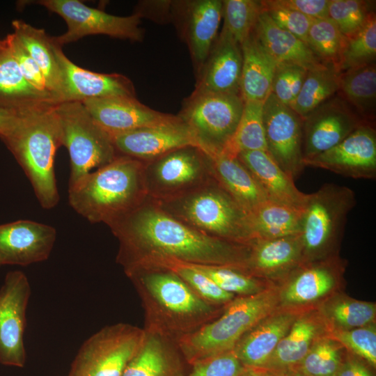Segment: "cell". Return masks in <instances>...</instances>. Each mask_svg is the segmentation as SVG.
Listing matches in <instances>:
<instances>
[{
	"instance_id": "6da1fadb",
	"label": "cell",
	"mask_w": 376,
	"mask_h": 376,
	"mask_svg": "<svg viewBox=\"0 0 376 376\" xmlns=\"http://www.w3.org/2000/svg\"><path fill=\"white\" fill-rule=\"evenodd\" d=\"M108 226L118 241L116 262L124 270L164 258L246 270L249 244L204 234L164 212L148 196Z\"/></svg>"
},
{
	"instance_id": "7a4b0ae2",
	"label": "cell",
	"mask_w": 376,
	"mask_h": 376,
	"mask_svg": "<svg viewBox=\"0 0 376 376\" xmlns=\"http://www.w3.org/2000/svg\"><path fill=\"white\" fill-rule=\"evenodd\" d=\"M124 272L141 299L143 329L176 342L217 318L224 308L203 300L166 268L135 266Z\"/></svg>"
},
{
	"instance_id": "3957f363",
	"label": "cell",
	"mask_w": 376,
	"mask_h": 376,
	"mask_svg": "<svg viewBox=\"0 0 376 376\" xmlns=\"http://www.w3.org/2000/svg\"><path fill=\"white\" fill-rule=\"evenodd\" d=\"M143 167L142 161L118 155L68 187L70 205L91 223L109 226L148 198Z\"/></svg>"
},
{
	"instance_id": "277c9868",
	"label": "cell",
	"mask_w": 376,
	"mask_h": 376,
	"mask_svg": "<svg viewBox=\"0 0 376 376\" xmlns=\"http://www.w3.org/2000/svg\"><path fill=\"white\" fill-rule=\"evenodd\" d=\"M56 104L21 111L13 129L1 137L47 210L54 207L60 198L54 169L56 152L62 146Z\"/></svg>"
},
{
	"instance_id": "5b68a950",
	"label": "cell",
	"mask_w": 376,
	"mask_h": 376,
	"mask_svg": "<svg viewBox=\"0 0 376 376\" xmlns=\"http://www.w3.org/2000/svg\"><path fill=\"white\" fill-rule=\"evenodd\" d=\"M155 201L171 216L207 235L243 244L253 240L248 212L214 178L178 196Z\"/></svg>"
},
{
	"instance_id": "8992f818",
	"label": "cell",
	"mask_w": 376,
	"mask_h": 376,
	"mask_svg": "<svg viewBox=\"0 0 376 376\" xmlns=\"http://www.w3.org/2000/svg\"><path fill=\"white\" fill-rule=\"evenodd\" d=\"M278 307L276 284L256 295L235 297L217 318L177 341L184 360L192 365L233 350L245 333Z\"/></svg>"
},
{
	"instance_id": "52a82bcc",
	"label": "cell",
	"mask_w": 376,
	"mask_h": 376,
	"mask_svg": "<svg viewBox=\"0 0 376 376\" xmlns=\"http://www.w3.org/2000/svg\"><path fill=\"white\" fill-rule=\"evenodd\" d=\"M356 203L354 191L336 184L326 183L308 194L300 233L303 263L338 255L348 214Z\"/></svg>"
},
{
	"instance_id": "ba28073f",
	"label": "cell",
	"mask_w": 376,
	"mask_h": 376,
	"mask_svg": "<svg viewBox=\"0 0 376 376\" xmlns=\"http://www.w3.org/2000/svg\"><path fill=\"white\" fill-rule=\"evenodd\" d=\"M61 143L68 151L70 172L68 187L86 175L113 160L118 155L111 135L93 120L81 102L56 105Z\"/></svg>"
},
{
	"instance_id": "9c48e42d",
	"label": "cell",
	"mask_w": 376,
	"mask_h": 376,
	"mask_svg": "<svg viewBox=\"0 0 376 376\" xmlns=\"http://www.w3.org/2000/svg\"><path fill=\"white\" fill-rule=\"evenodd\" d=\"M244 104L241 95L194 91L178 116L197 146L212 156L221 153L232 139Z\"/></svg>"
},
{
	"instance_id": "30bf717a",
	"label": "cell",
	"mask_w": 376,
	"mask_h": 376,
	"mask_svg": "<svg viewBox=\"0 0 376 376\" xmlns=\"http://www.w3.org/2000/svg\"><path fill=\"white\" fill-rule=\"evenodd\" d=\"M145 334L143 328L124 322L102 327L81 345L67 376H121Z\"/></svg>"
},
{
	"instance_id": "8fae6325",
	"label": "cell",
	"mask_w": 376,
	"mask_h": 376,
	"mask_svg": "<svg viewBox=\"0 0 376 376\" xmlns=\"http://www.w3.org/2000/svg\"><path fill=\"white\" fill-rule=\"evenodd\" d=\"M143 163L148 196L157 201L178 196L214 178L211 157L195 146L178 148Z\"/></svg>"
},
{
	"instance_id": "7c38bea8",
	"label": "cell",
	"mask_w": 376,
	"mask_h": 376,
	"mask_svg": "<svg viewBox=\"0 0 376 376\" xmlns=\"http://www.w3.org/2000/svg\"><path fill=\"white\" fill-rule=\"evenodd\" d=\"M60 15L68 29L58 36H53L58 45L75 42L85 36L102 34L110 37L141 42L144 37L140 27L141 17L136 13L120 17L86 6L77 0H40L35 1Z\"/></svg>"
},
{
	"instance_id": "4fadbf2b",
	"label": "cell",
	"mask_w": 376,
	"mask_h": 376,
	"mask_svg": "<svg viewBox=\"0 0 376 376\" xmlns=\"http://www.w3.org/2000/svg\"><path fill=\"white\" fill-rule=\"evenodd\" d=\"M345 261L335 256L300 264L277 286L279 306L304 311L316 308L338 292Z\"/></svg>"
},
{
	"instance_id": "5bb4252c",
	"label": "cell",
	"mask_w": 376,
	"mask_h": 376,
	"mask_svg": "<svg viewBox=\"0 0 376 376\" xmlns=\"http://www.w3.org/2000/svg\"><path fill=\"white\" fill-rule=\"evenodd\" d=\"M27 276L19 270L6 275L0 289V363L22 368L26 360L24 334L31 296Z\"/></svg>"
},
{
	"instance_id": "9a60e30c",
	"label": "cell",
	"mask_w": 376,
	"mask_h": 376,
	"mask_svg": "<svg viewBox=\"0 0 376 376\" xmlns=\"http://www.w3.org/2000/svg\"><path fill=\"white\" fill-rule=\"evenodd\" d=\"M267 152L294 180L305 168L303 119L271 93L263 102Z\"/></svg>"
},
{
	"instance_id": "2e32d148",
	"label": "cell",
	"mask_w": 376,
	"mask_h": 376,
	"mask_svg": "<svg viewBox=\"0 0 376 376\" xmlns=\"http://www.w3.org/2000/svg\"><path fill=\"white\" fill-rule=\"evenodd\" d=\"M304 166L354 179L376 178V132L368 121L333 148L303 161Z\"/></svg>"
},
{
	"instance_id": "e0dca14e",
	"label": "cell",
	"mask_w": 376,
	"mask_h": 376,
	"mask_svg": "<svg viewBox=\"0 0 376 376\" xmlns=\"http://www.w3.org/2000/svg\"><path fill=\"white\" fill-rule=\"evenodd\" d=\"M365 121L342 99L330 98L303 119L304 159L333 148Z\"/></svg>"
},
{
	"instance_id": "ac0fdd59",
	"label": "cell",
	"mask_w": 376,
	"mask_h": 376,
	"mask_svg": "<svg viewBox=\"0 0 376 376\" xmlns=\"http://www.w3.org/2000/svg\"><path fill=\"white\" fill-rule=\"evenodd\" d=\"M56 238V229L31 220L0 225V267L27 266L49 257Z\"/></svg>"
},
{
	"instance_id": "d6986e66",
	"label": "cell",
	"mask_w": 376,
	"mask_h": 376,
	"mask_svg": "<svg viewBox=\"0 0 376 376\" xmlns=\"http://www.w3.org/2000/svg\"><path fill=\"white\" fill-rule=\"evenodd\" d=\"M110 135L118 155L142 162L183 146H197L189 128L178 115L168 123Z\"/></svg>"
},
{
	"instance_id": "ffe728a7",
	"label": "cell",
	"mask_w": 376,
	"mask_h": 376,
	"mask_svg": "<svg viewBox=\"0 0 376 376\" xmlns=\"http://www.w3.org/2000/svg\"><path fill=\"white\" fill-rule=\"evenodd\" d=\"M56 56L62 75L60 102L109 97H136L132 81L118 73L105 74L79 67L57 45Z\"/></svg>"
},
{
	"instance_id": "44dd1931",
	"label": "cell",
	"mask_w": 376,
	"mask_h": 376,
	"mask_svg": "<svg viewBox=\"0 0 376 376\" xmlns=\"http://www.w3.org/2000/svg\"><path fill=\"white\" fill-rule=\"evenodd\" d=\"M81 102L97 124L109 134L157 125L177 118L154 110L136 97L93 98Z\"/></svg>"
},
{
	"instance_id": "7402d4cb",
	"label": "cell",
	"mask_w": 376,
	"mask_h": 376,
	"mask_svg": "<svg viewBox=\"0 0 376 376\" xmlns=\"http://www.w3.org/2000/svg\"><path fill=\"white\" fill-rule=\"evenodd\" d=\"M241 45L222 29L198 72L194 91L240 95Z\"/></svg>"
},
{
	"instance_id": "603a6c76",
	"label": "cell",
	"mask_w": 376,
	"mask_h": 376,
	"mask_svg": "<svg viewBox=\"0 0 376 376\" xmlns=\"http://www.w3.org/2000/svg\"><path fill=\"white\" fill-rule=\"evenodd\" d=\"M301 311L279 306L251 327L233 350L241 363L263 368Z\"/></svg>"
},
{
	"instance_id": "cb8c5ba5",
	"label": "cell",
	"mask_w": 376,
	"mask_h": 376,
	"mask_svg": "<svg viewBox=\"0 0 376 376\" xmlns=\"http://www.w3.org/2000/svg\"><path fill=\"white\" fill-rule=\"evenodd\" d=\"M303 263L301 235L254 239L249 243L246 271L270 282H279Z\"/></svg>"
},
{
	"instance_id": "d4e9b609",
	"label": "cell",
	"mask_w": 376,
	"mask_h": 376,
	"mask_svg": "<svg viewBox=\"0 0 376 376\" xmlns=\"http://www.w3.org/2000/svg\"><path fill=\"white\" fill-rule=\"evenodd\" d=\"M180 7L182 33L198 72L206 61L217 38L222 18V1H183Z\"/></svg>"
},
{
	"instance_id": "484cf974",
	"label": "cell",
	"mask_w": 376,
	"mask_h": 376,
	"mask_svg": "<svg viewBox=\"0 0 376 376\" xmlns=\"http://www.w3.org/2000/svg\"><path fill=\"white\" fill-rule=\"evenodd\" d=\"M328 332L316 308L301 311L261 368L278 375L294 370L306 355L314 342Z\"/></svg>"
},
{
	"instance_id": "4316f807",
	"label": "cell",
	"mask_w": 376,
	"mask_h": 376,
	"mask_svg": "<svg viewBox=\"0 0 376 376\" xmlns=\"http://www.w3.org/2000/svg\"><path fill=\"white\" fill-rule=\"evenodd\" d=\"M237 159L246 168L269 200L303 208L308 194L299 191L295 180L265 150L240 152Z\"/></svg>"
},
{
	"instance_id": "83f0119b",
	"label": "cell",
	"mask_w": 376,
	"mask_h": 376,
	"mask_svg": "<svg viewBox=\"0 0 376 376\" xmlns=\"http://www.w3.org/2000/svg\"><path fill=\"white\" fill-rule=\"evenodd\" d=\"M144 330L143 342L121 376H182L184 359L177 342Z\"/></svg>"
},
{
	"instance_id": "f1b7e54d",
	"label": "cell",
	"mask_w": 376,
	"mask_h": 376,
	"mask_svg": "<svg viewBox=\"0 0 376 376\" xmlns=\"http://www.w3.org/2000/svg\"><path fill=\"white\" fill-rule=\"evenodd\" d=\"M240 45V95L244 102H264L272 93L278 63L264 48L253 31Z\"/></svg>"
},
{
	"instance_id": "f546056e",
	"label": "cell",
	"mask_w": 376,
	"mask_h": 376,
	"mask_svg": "<svg viewBox=\"0 0 376 376\" xmlns=\"http://www.w3.org/2000/svg\"><path fill=\"white\" fill-rule=\"evenodd\" d=\"M253 31L264 48L278 63L298 65L308 71L325 64L314 54L306 43L276 26L264 10L258 17Z\"/></svg>"
},
{
	"instance_id": "4dcf8cb0",
	"label": "cell",
	"mask_w": 376,
	"mask_h": 376,
	"mask_svg": "<svg viewBox=\"0 0 376 376\" xmlns=\"http://www.w3.org/2000/svg\"><path fill=\"white\" fill-rule=\"evenodd\" d=\"M13 26L14 34L40 68L49 93L58 104L62 91V75L56 52L58 45L53 36L21 20L14 21Z\"/></svg>"
},
{
	"instance_id": "1f68e13d",
	"label": "cell",
	"mask_w": 376,
	"mask_h": 376,
	"mask_svg": "<svg viewBox=\"0 0 376 376\" xmlns=\"http://www.w3.org/2000/svg\"><path fill=\"white\" fill-rule=\"evenodd\" d=\"M3 45L0 52V106L23 111L58 104L51 95L38 90L24 78L17 61Z\"/></svg>"
},
{
	"instance_id": "d6a6232c",
	"label": "cell",
	"mask_w": 376,
	"mask_h": 376,
	"mask_svg": "<svg viewBox=\"0 0 376 376\" xmlns=\"http://www.w3.org/2000/svg\"><path fill=\"white\" fill-rule=\"evenodd\" d=\"M210 157L214 178L248 213L269 200L237 157L222 153Z\"/></svg>"
},
{
	"instance_id": "836d02e7",
	"label": "cell",
	"mask_w": 376,
	"mask_h": 376,
	"mask_svg": "<svg viewBox=\"0 0 376 376\" xmlns=\"http://www.w3.org/2000/svg\"><path fill=\"white\" fill-rule=\"evenodd\" d=\"M303 212L304 207L271 200L262 202L248 213L253 240L299 235Z\"/></svg>"
},
{
	"instance_id": "e575fe53",
	"label": "cell",
	"mask_w": 376,
	"mask_h": 376,
	"mask_svg": "<svg viewBox=\"0 0 376 376\" xmlns=\"http://www.w3.org/2000/svg\"><path fill=\"white\" fill-rule=\"evenodd\" d=\"M316 309L329 331L353 329L375 322V302L360 301L338 292L323 301Z\"/></svg>"
},
{
	"instance_id": "d590c367",
	"label": "cell",
	"mask_w": 376,
	"mask_h": 376,
	"mask_svg": "<svg viewBox=\"0 0 376 376\" xmlns=\"http://www.w3.org/2000/svg\"><path fill=\"white\" fill-rule=\"evenodd\" d=\"M341 72L329 64L307 72L301 88L290 107L302 119L340 90Z\"/></svg>"
},
{
	"instance_id": "8d00e7d4",
	"label": "cell",
	"mask_w": 376,
	"mask_h": 376,
	"mask_svg": "<svg viewBox=\"0 0 376 376\" xmlns=\"http://www.w3.org/2000/svg\"><path fill=\"white\" fill-rule=\"evenodd\" d=\"M264 102H244L236 130L221 152L237 157L244 151H267L263 121Z\"/></svg>"
},
{
	"instance_id": "74e56055",
	"label": "cell",
	"mask_w": 376,
	"mask_h": 376,
	"mask_svg": "<svg viewBox=\"0 0 376 376\" xmlns=\"http://www.w3.org/2000/svg\"><path fill=\"white\" fill-rule=\"evenodd\" d=\"M136 266H155L172 271L203 300L215 306L224 307L235 297V295L221 289L212 280L191 263L164 258Z\"/></svg>"
},
{
	"instance_id": "f35d334b",
	"label": "cell",
	"mask_w": 376,
	"mask_h": 376,
	"mask_svg": "<svg viewBox=\"0 0 376 376\" xmlns=\"http://www.w3.org/2000/svg\"><path fill=\"white\" fill-rule=\"evenodd\" d=\"M340 90L361 115L368 117L376 100L375 63L341 72Z\"/></svg>"
},
{
	"instance_id": "ab89813d",
	"label": "cell",
	"mask_w": 376,
	"mask_h": 376,
	"mask_svg": "<svg viewBox=\"0 0 376 376\" xmlns=\"http://www.w3.org/2000/svg\"><path fill=\"white\" fill-rule=\"evenodd\" d=\"M221 289L235 297L260 293L275 283L258 278L245 270L230 266L192 264Z\"/></svg>"
},
{
	"instance_id": "60d3db41",
	"label": "cell",
	"mask_w": 376,
	"mask_h": 376,
	"mask_svg": "<svg viewBox=\"0 0 376 376\" xmlns=\"http://www.w3.org/2000/svg\"><path fill=\"white\" fill-rule=\"evenodd\" d=\"M345 349L329 332L319 337L292 370L308 376H334L345 359Z\"/></svg>"
},
{
	"instance_id": "b9f144b4",
	"label": "cell",
	"mask_w": 376,
	"mask_h": 376,
	"mask_svg": "<svg viewBox=\"0 0 376 376\" xmlns=\"http://www.w3.org/2000/svg\"><path fill=\"white\" fill-rule=\"evenodd\" d=\"M347 41V38L327 17L313 20L306 44L322 63L333 65L338 70Z\"/></svg>"
},
{
	"instance_id": "7bdbcfd3",
	"label": "cell",
	"mask_w": 376,
	"mask_h": 376,
	"mask_svg": "<svg viewBox=\"0 0 376 376\" xmlns=\"http://www.w3.org/2000/svg\"><path fill=\"white\" fill-rule=\"evenodd\" d=\"M262 1H222L223 28L241 45L253 32L263 11Z\"/></svg>"
},
{
	"instance_id": "ee69618b",
	"label": "cell",
	"mask_w": 376,
	"mask_h": 376,
	"mask_svg": "<svg viewBox=\"0 0 376 376\" xmlns=\"http://www.w3.org/2000/svg\"><path fill=\"white\" fill-rule=\"evenodd\" d=\"M375 57L376 18L373 13L365 25L347 38L338 70L342 72L375 63Z\"/></svg>"
},
{
	"instance_id": "f6af8a7d",
	"label": "cell",
	"mask_w": 376,
	"mask_h": 376,
	"mask_svg": "<svg viewBox=\"0 0 376 376\" xmlns=\"http://www.w3.org/2000/svg\"><path fill=\"white\" fill-rule=\"evenodd\" d=\"M372 3L361 0H329L328 17L348 38L365 25L373 13Z\"/></svg>"
},
{
	"instance_id": "bcb514c9",
	"label": "cell",
	"mask_w": 376,
	"mask_h": 376,
	"mask_svg": "<svg viewBox=\"0 0 376 376\" xmlns=\"http://www.w3.org/2000/svg\"><path fill=\"white\" fill-rule=\"evenodd\" d=\"M329 334L352 355L364 360L372 367L376 366L375 322L349 330H331Z\"/></svg>"
},
{
	"instance_id": "7dc6e473",
	"label": "cell",
	"mask_w": 376,
	"mask_h": 376,
	"mask_svg": "<svg viewBox=\"0 0 376 376\" xmlns=\"http://www.w3.org/2000/svg\"><path fill=\"white\" fill-rule=\"evenodd\" d=\"M308 70L290 63H278L273 78L272 93L283 104L290 107L297 98Z\"/></svg>"
},
{
	"instance_id": "c3c4849f",
	"label": "cell",
	"mask_w": 376,
	"mask_h": 376,
	"mask_svg": "<svg viewBox=\"0 0 376 376\" xmlns=\"http://www.w3.org/2000/svg\"><path fill=\"white\" fill-rule=\"evenodd\" d=\"M263 10L276 26L306 43L309 29L315 19L298 11L262 1Z\"/></svg>"
},
{
	"instance_id": "681fc988",
	"label": "cell",
	"mask_w": 376,
	"mask_h": 376,
	"mask_svg": "<svg viewBox=\"0 0 376 376\" xmlns=\"http://www.w3.org/2000/svg\"><path fill=\"white\" fill-rule=\"evenodd\" d=\"M191 366V371L182 376H239L245 368L233 350L198 361Z\"/></svg>"
},
{
	"instance_id": "f907efd6",
	"label": "cell",
	"mask_w": 376,
	"mask_h": 376,
	"mask_svg": "<svg viewBox=\"0 0 376 376\" xmlns=\"http://www.w3.org/2000/svg\"><path fill=\"white\" fill-rule=\"evenodd\" d=\"M4 44L17 61L24 78L38 90L51 95L40 68L20 44L15 35L13 33L8 36Z\"/></svg>"
},
{
	"instance_id": "816d5d0a",
	"label": "cell",
	"mask_w": 376,
	"mask_h": 376,
	"mask_svg": "<svg viewBox=\"0 0 376 376\" xmlns=\"http://www.w3.org/2000/svg\"><path fill=\"white\" fill-rule=\"evenodd\" d=\"M274 5L298 11L313 19L328 17L329 0H270Z\"/></svg>"
},
{
	"instance_id": "f5cc1de1",
	"label": "cell",
	"mask_w": 376,
	"mask_h": 376,
	"mask_svg": "<svg viewBox=\"0 0 376 376\" xmlns=\"http://www.w3.org/2000/svg\"><path fill=\"white\" fill-rule=\"evenodd\" d=\"M334 376H373V373L359 358L347 354Z\"/></svg>"
},
{
	"instance_id": "db71d44e",
	"label": "cell",
	"mask_w": 376,
	"mask_h": 376,
	"mask_svg": "<svg viewBox=\"0 0 376 376\" xmlns=\"http://www.w3.org/2000/svg\"><path fill=\"white\" fill-rule=\"evenodd\" d=\"M21 111L0 106V136L6 135L15 125Z\"/></svg>"
},
{
	"instance_id": "11a10c76",
	"label": "cell",
	"mask_w": 376,
	"mask_h": 376,
	"mask_svg": "<svg viewBox=\"0 0 376 376\" xmlns=\"http://www.w3.org/2000/svg\"><path fill=\"white\" fill-rule=\"evenodd\" d=\"M239 376H280L279 375L261 368H245Z\"/></svg>"
},
{
	"instance_id": "9f6ffc18",
	"label": "cell",
	"mask_w": 376,
	"mask_h": 376,
	"mask_svg": "<svg viewBox=\"0 0 376 376\" xmlns=\"http://www.w3.org/2000/svg\"><path fill=\"white\" fill-rule=\"evenodd\" d=\"M280 376H308L296 370H290L284 374L279 375Z\"/></svg>"
},
{
	"instance_id": "6f0895ef",
	"label": "cell",
	"mask_w": 376,
	"mask_h": 376,
	"mask_svg": "<svg viewBox=\"0 0 376 376\" xmlns=\"http://www.w3.org/2000/svg\"><path fill=\"white\" fill-rule=\"evenodd\" d=\"M4 45L3 42L1 44L0 43V52L3 49Z\"/></svg>"
}]
</instances>
